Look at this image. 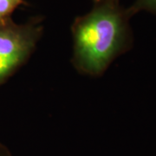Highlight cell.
I'll return each mask as SVG.
<instances>
[{"label":"cell","instance_id":"3","mask_svg":"<svg viewBox=\"0 0 156 156\" xmlns=\"http://www.w3.org/2000/svg\"><path fill=\"white\" fill-rule=\"evenodd\" d=\"M23 3V0H0V23L11 18L12 13Z\"/></svg>","mask_w":156,"mask_h":156},{"label":"cell","instance_id":"5","mask_svg":"<svg viewBox=\"0 0 156 156\" xmlns=\"http://www.w3.org/2000/svg\"><path fill=\"white\" fill-rule=\"evenodd\" d=\"M0 156H12L9 147L0 141Z\"/></svg>","mask_w":156,"mask_h":156},{"label":"cell","instance_id":"4","mask_svg":"<svg viewBox=\"0 0 156 156\" xmlns=\"http://www.w3.org/2000/svg\"><path fill=\"white\" fill-rule=\"evenodd\" d=\"M128 11L132 17L140 11H148L156 14V0H135L134 4L128 8Z\"/></svg>","mask_w":156,"mask_h":156},{"label":"cell","instance_id":"2","mask_svg":"<svg viewBox=\"0 0 156 156\" xmlns=\"http://www.w3.org/2000/svg\"><path fill=\"white\" fill-rule=\"evenodd\" d=\"M41 17L17 23L11 18L0 23V86L24 65L43 36Z\"/></svg>","mask_w":156,"mask_h":156},{"label":"cell","instance_id":"6","mask_svg":"<svg viewBox=\"0 0 156 156\" xmlns=\"http://www.w3.org/2000/svg\"><path fill=\"white\" fill-rule=\"evenodd\" d=\"M106 1H119V0H93L94 4H96V3H101V2H106Z\"/></svg>","mask_w":156,"mask_h":156},{"label":"cell","instance_id":"1","mask_svg":"<svg viewBox=\"0 0 156 156\" xmlns=\"http://www.w3.org/2000/svg\"><path fill=\"white\" fill-rule=\"evenodd\" d=\"M131 17L119 1H106L96 3L89 12L75 19L71 62L78 72L101 76L112 62L132 47Z\"/></svg>","mask_w":156,"mask_h":156}]
</instances>
